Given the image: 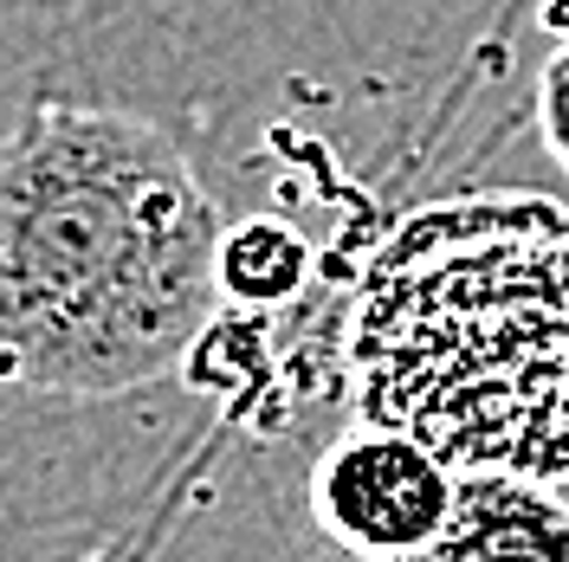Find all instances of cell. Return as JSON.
Wrapping results in <instances>:
<instances>
[{
    "label": "cell",
    "instance_id": "3957f363",
    "mask_svg": "<svg viewBox=\"0 0 569 562\" xmlns=\"http://www.w3.org/2000/svg\"><path fill=\"white\" fill-rule=\"evenodd\" d=\"M453 498H460V472L447 459L376 421L343 433L311 472V511L323 536L343 543L356 562L427 543L447 524Z\"/></svg>",
    "mask_w": 569,
    "mask_h": 562
},
{
    "label": "cell",
    "instance_id": "6da1fadb",
    "mask_svg": "<svg viewBox=\"0 0 569 562\" xmlns=\"http://www.w3.org/2000/svg\"><path fill=\"white\" fill-rule=\"evenodd\" d=\"M220 208L137 110L39 104L0 137V388L110 401L201 343Z\"/></svg>",
    "mask_w": 569,
    "mask_h": 562
},
{
    "label": "cell",
    "instance_id": "7a4b0ae2",
    "mask_svg": "<svg viewBox=\"0 0 569 562\" xmlns=\"http://www.w3.org/2000/svg\"><path fill=\"white\" fill-rule=\"evenodd\" d=\"M362 421L460 479H569V208L453 194L369 259L350 317Z\"/></svg>",
    "mask_w": 569,
    "mask_h": 562
},
{
    "label": "cell",
    "instance_id": "8992f818",
    "mask_svg": "<svg viewBox=\"0 0 569 562\" xmlns=\"http://www.w3.org/2000/svg\"><path fill=\"white\" fill-rule=\"evenodd\" d=\"M537 123H543L550 155L569 169V39H563V52L543 66V78H537Z\"/></svg>",
    "mask_w": 569,
    "mask_h": 562
},
{
    "label": "cell",
    "instance_id": "5b68a950",
    "mask_svg": "<svg viewBox=\"0 0 569 562\" xmlns=\"http://www.w3.org/2000/svg\"><path fill=\"white\" fill-rule=\"evenodd\" d=\"M305 265H311V252L284 220H247L220 240V291H233L247 304L291 298L305 284Z\"/></svg>",
    "mask_w": 569,
    "mask_h": 562
},
{
    "label": "cell",
    "instance_id": "52a82bcc",
    "mask_svg": "<svg viewBox=\"0 0 569 562\" xmlns=\"http://www.w3.org/2000/svg\"><path fill=\"white\" fill-rule=\"evenodd\" d=\"M543 27L557 39H569V0H543Z\"/></svg>",
    "mask_w": 569,
    "mask_h": 562
},
{
    "label": "cell",
    "instance_id": "277c9868",
    "mask_svg": "<svg viewBox=\"0 0 569 562\" xmlns=\"http://www.w3.org/2000/svg\"><path fill=\"white\" fill-rule=\"evenodd\" d=\"M362 562H569V504L543 479H460L427 543Z\"/></svg>",
    "mask_w": 569,
    "mask_h": 562
}]
</instances>
